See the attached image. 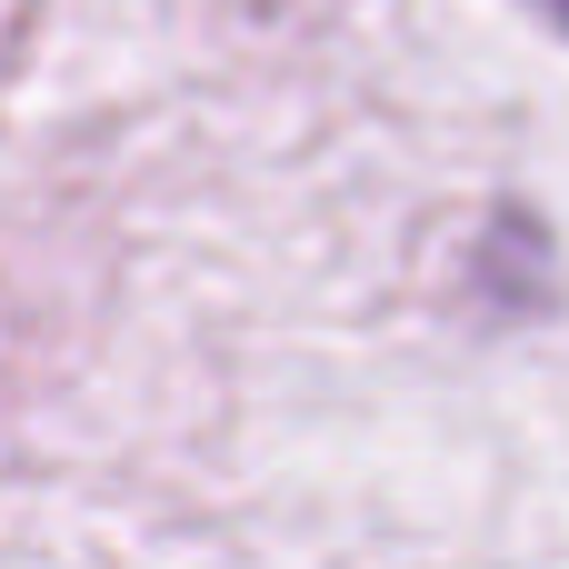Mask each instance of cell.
I'll return each instance as SVG.
<instances>
[{
    "label": "cell",
    "mask_w": 569,
    "mask_h": 569,
    "mask_svg": "<svg viewBox=\"0 0 569 569\" xmlns=\"http://www.w3.org/2000/svg\"><path fill=\"white\" fill-rule=\"evenodd\" d=\"M530 10H540V20H560V30H569V0H530Z\"/></svg>",
    "instance_id": "obj_1"
}]
</instances>
